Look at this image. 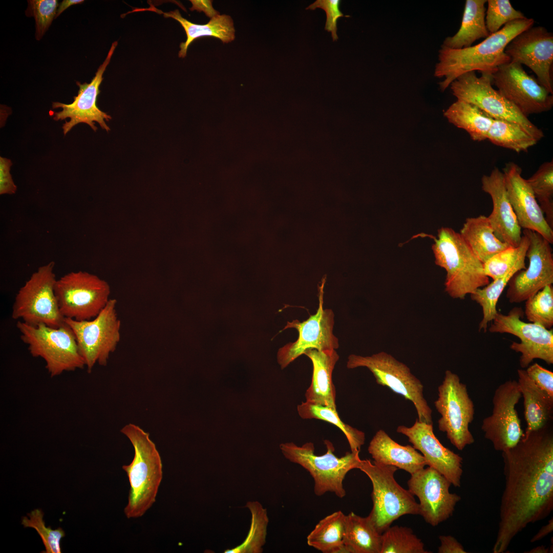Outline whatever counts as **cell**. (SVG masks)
<instances>
[{"instance_id": "24", "label": "cell", "mask_w": 553, "mask_h": 553, "mask_svg": "<svg viewBox=\"0 0 553 553\" xmlns=\"http://www.w3.org/2000/svg\"><path fill=\"white\" fill-rule=\"evenodd\" d=\"M481 188L491 197L493 209L487 217L495 236L511 247L519 245L522 228L508 200L503 172L497 167L481 178Z\"/></svg>"}, {"instance_id": "45", "label": "cell", "mask_w": 553, "mask_h": 553, "mask_svg": "<svg viewBox=\"0 0 553 553\" xmlns=\"http://www.w3.org/2000/svg\"><path fill=\"white\" fill-rule=\"evenodd\" d=\"M339 0H316L306 8V10H314L318 8L323 9L326 14V21L325 30L331 32L333 41H336L338 37L337 35V22L341 17H349L345 15L341 11Z\"/></svg>"}, {"instance_id": "51", "label": "cell", "mask_w": 553, "mask_h": 553, "mask_svg": "<svg viewBox=\"0 0 553 553\" xmlns=\"http://www.w3.org/2000/svg\"><path fill=\"white\" fill-rule=\"evenodd\" d=\"M84 2L83 0H63L58 5L55 16L56 18L67 8L74 5L81 4Z\"/></svg>"}, {"instance_id": "42", "label": "cell", "mask_w": 553, "mask_h": 553, "mask_svg": "<svg viewBox=\"0 0 553 553\" xmlns=\"http://www.w3.org/2000/svg\"><path fill=\"white\" fill-rule=\"evenodd\" d=\"M28 517H23L22 524L25 527L35 529L40 536L46 550L43 553H60V540L65 536L64 530L58 527L52 529L47 527L44 521V514L41 510L36 509L28 514Z\"/></svg>"}, {"instance_id": "13", "label": "cell", "mask_w": 553, "mask_h": 553, "mask_svg": "<svg viewBox=\"0 0 553 553\" xmlns=\"http://www.w3.org/2000/svg\"><path fill=\"white\" fill-rule=\"evenodd\" d=\"M117 301L110 299L94 318L77 321L65 318L72 329L79 352L90 373L96 364L105 366L120 339L121 322L116 311Z\"/></svg>"}, {"instance_id": "49", "label": "cell", "mask_w": 553, "mask_h": 553, "mask_svg": "<svg viewBox=\"0 0 553 553\" xmlns=\"http://www.w3.org/2000/svg\"><path fill=\"white\" fill-rule=\"evenodd\" d=\"M190 1L192 4V7L190 8L191 11H203L211 18L219 14V12L213 8L211 1L192 0Z\"/></svg>"}, {"instance_id": "43", "label": "cell", "mask_w": 553, "mask_h": 553, "mask_svg": "<svg viewBox=\"0 0 553 553\" xmlns=\"http://www.w3.org/2000/svg\"><path fill=\"white\" fill-rule=\"evenodd\" d=\"M486 3L485 24L490 34L496 33L509 22L526 18L521 11L514 9L508 0H487Z\"/></svg>"}, {"instance_id": "16", "label": "cell", "mask_w": 553, "mask_h": 553, "mask_svg": "<svg viewBox=\"0 0 553 553\" xmlns=\"http://www.w3.org/2000/svg\"><path fill=\"white\" fill-rule=\"evenodd\" d=\"M521 398L515 380L501 384L494 392L492 414L483 419L481 428L496 451L502 452L513 448L524 435L516 409Z\"/></svg>"}, {"instance_id": "46", "label": "cell", "mask_w": 553, "mask_h": 553, "mask_svg": "<svg viewBox=\"0 0 553 553\" xmlns=\"http://www.w3.org/2000/svg\"><path fill=\"white\" fill-rule=\"evenodd\" d=\"M525 370L536 386L549 396L553 398V372L537 363L529 365Z\"/></svg>"}, {"instance_id": "11", "label": "cell", "mask_w": 553, "mask_h": 553, "mask_svg": "<svg viewBox=\"0 0 553 553\" xmlns=\"http://www.w3.org/2000/svg\"><path fill=\"white\" fill-rule=\"evenodd\" d=\"M55 294L61 315L77 321L90 320L110 300L109 284L86 271H72L57 279Z\"/></svg>"}, {"instance_id": "4", "label": "cell", "mask_w": 553, "mask_h": 553, "mask_svg": "<svg viewBox=\"0 0 553 553\" xmlns=\"http://www.w3.org/2000/svg\"><path fill=\"white\" fill-rule=\"evenodd\" d=\"M432 246L435 263L446 271L444 290L453 299L463 300L490 283L482 263L460 234L442 227Z\"/></svg>"}, {"instance_id": "10", "label": "cell", "mask_w": 553, "mask_h": 553, "mask_svg": "<svg viewBox=\"0 0 553 553\" xmlns=\"http://www.w3.org/2000/svg\"><path fill=\"white\" fill-rule=\"evenodd\" d=\"M475 71L462 74L450 84L458 100L473 104L494 119H502L519 124L538 141L544 137L543 131L533 123L498 90L492 87V73Z\"/></svg>"}, {"instance_id": "20", "label": "cell", "mask_w": 553, "mask_h": 553, "mask_svg": "<svg viewBox=\"0 0 553 553\" xmlns=\"http://www.w3.org/2000/svg\"><path fill=\"white\" fill-rule=\"evenodd\" d=\"M505 53L510 61L524 65L537 76L539 83L553 94V34L542 26L531 27L515 36Z\"/></svg>"}, {"instance_id": "31", "label": "cell", "mask_w": 553, "mask_h": 553, "mask_svg": "<svg viewBox=\"0 0 553 553\" xmlns=\"http://www.w3.org/2000/svg\"><path fill=\"white\" fill-rule=\"evenodd\" d=\"M444 116L450 123L465 130L476 141L487 139L494 119L477 106L458 100L444 112Z\"/></svg>"}, {"instance_id": "32", "label": "cell", "mask_w": 553, "mask_h": 553, "mask_svg": "<svg viewBox=\"0 0 553 553\" xmlns=\"http://www.w3.org/2000/svg\"><path fill=\"white\" fill-rule=\"evenodd\" d=\"M344 543L355 553H380L381 534L367 517L351 512L346 515Z\"/></svg>"}, {"instance_id": "52", "label": "cell", "mask_w": 553, "mask_h": 553, "mask_svg": "<svg viewBox=\"0 0 553 553\" xmlns=\"http://www.w3.org/2000/svg\"><path fill=\"white\" fill-rule=\"evenodd\" d=\"M332 553H355L353 549L349 545L343 543L336 547Z\"/></svg>"}, {"instance_id": "18", "label": "cell", "mask_w": 553, "mask_h": 553, "mask_svg": "<svg viewBox=\"0 0 553 553\" xmlns=\"http://www.w3.org/2000/svg\"><path fill=\"white\" fill-rule=\"evenodd\" d=\"M529 239L526 254L529 264L512 277L506 297L511 303L526 301L544 287L553 283V255L550 243L538 232L523 229Z\"/></svg>"}, {"instance_id": "25", "label": "cell", "mask_w": 553, "mask_h": 553, "mask_svg": "<svg viewBox=\"0 0 553 553\" xmlns=\"http://www.w3.org/2000/svg\"><path fill=\"white\" fill-rule=\"evenodd\" d=\"M304 354L313 366L311 384L305 395L306 401L336 410V391L332 381V372L339 358L336 350L309 349Z\"/></svg>"}, {"instance_id": "36", "label": "cell", "mask_w": 553, "mask_h": 553, "mask_svg": "<svg viewBox=\"0 0 553 553\" xmlns=\"http://www.w3.org/2000/svg\"><path fill=\"white\" fill-rule=\"evenodd\" d=\"M487 139L495 145L517 153L526 152L538 142L519 124L502 119H494Z\"/></svg>"}, {"instance_id": "44", "label": "cell", "mask_w": 553, "mask_h": 553, "mask_svg": "<svg viewBox=\"0 0 553 553\" xmlns=\"http://www.w3.org/2000/svg\"><path fill=\"white\" fill-rule=\"evenodd\" d=\"M57 0H28L26 15L34 17L35 39L40 40L55 19L58 7Z\"/></svg>"}, {"instance_id": "29", "label": "cell", "mask_w": 553, "mask_h": 553, "mask_svg": "<svg viewBox=\"0 0 553 553\" xmlns=\"http://www.w3.org/2000/svg\"><path fill=\"white\" fill-rule=\"evenodd\" d=\"M459 233L482 263L511 247L495 236L487 217L483 215L466 218Z\"/></svg>"}, {"instance_id": "7", "label": "cell", "mask_w": 553, "mask_h": 553, "mask_svg": "<svg viewBox=\"0 0 553 553\" xmlns=\"http://www.w3.org/2000/svg\"><path fill=\"white\" fill-rule=\"evenodd\" d=\"M358 469L372 484L373 506L367 517L382 534L395 520L405 515H419V506L414 496L395 480L396 466L361 460Z\"/></svg>"}, {"instance_id": "47", "label": "cell", "mask_w": 553, "mask_h": 553, "mask_svg": "<svg viewBox=\"0 0 553 553\" xmlns=\"http://www.w3.org/2000/svg\"><path fill=\"white\" fill-rule=\"evenodd\" d=\"M12 163L7 158L0 157V194H13L17 187L14 184L10 171Z\"/></svg>"}, {"instance_id": "37", "label": "cell", "mask_w": 553, "mask_h": 553, "mask_svg": "<svg viewBox=\"0 0 553 553\" xmlns=\"http://www.w3.org/2000/svg\"><path fill=\"white\" fill-rule=\"evenodd\" d=\"M246 507L251 513V526L247 537L240 545L225 550V553H260L266 542L268 518L266 509L259 502H248Z\"/></svg>"}, {"instance_id": "28", "label": "cell", "mask_w": 553, "mask_h": 553, "mask_svg": "<svg viewBox=\"0 0 553 553\" xmlns=\"http://www.w3.org/2000/svg\"><path fill=\"white\" fill-rule=\"evenodd\" d=\"M517 374L526 424L524 435H526L552 423L553 398L536 386L525 370L518 369Z\"/></svg>"}, {"instance_id": "8", "label": "cell", "mask_w": 553, "mask_h": 553, "mask_svg": "<svg viewBox=\"0 0 553 553\" xmlns=\"http://www.w3.org/2000/svg\"><path fill=\"white\" fill-rule=\"evenodd\" d=\"M54 266L52 261L40 266L19 289L12 306L13 320L33 326L59 327L64 324L54 292Z\"/></svg>"}, {"instance_id": "26", "label": "cell", "mask_w": 553, "mask_h": 553, "mask_svg": "<svg viewBox=\"0 0 553 553\" xmlns=\"http://www.w3.org/2000/svg\"><path fill=\"white\" fill-rule=\"evenodd\" d=\"M368 450L373 462L396 466L411 475L427 465L423 455L413 446L399 444L383 430L376 432L369 443Z\"/></svg>"}, {"instance_id": "3", "label": "cell", "mask_w": 553, "mask_h": 553, "mask_svg": "<svg viewBox=\"0 0 553 553\" xmlns=\"http://www.w3.org/2000/svg\"><path fill=\"white\" fill-rule=\"evenodd\" d=\"M121 432L134 449L132 462L122 466L130 484L128 502L124 509L127 518L142 517L156 501L163 477L162 463L149 433L139 426L129 423Z\"/></svg>"}, {"instance_id": "1", "label": "cell", "mask_w": 553, "mask_h": 553, "mask_svg": "<svg viewBox=\"0 0 553 553\" xmlns=\"http://www.w3.org/2000/svg\"><path fill=\"white\" fill-rule=\"evenodd\" d=\"M505 484L493 553H503L528 525L553 510L552 423L523 436L502 452Z\"/></svg>"}, {"instance_id": "38", "label": "cell", "mask_w": 553, "mask_h": 553, "mask_svg": "<svg viewBox=\"0 0 553 553\" xmlns=\"http://www.w3.org/2000/svg\"><path fill=\"white\" fill-rule=\"evenodd\" d=\"M548 225L553 229V161L543 163L526 180Z\"/></svg>"}, {"instance_id": "21", "label": "cell", "mask_w": 553, "mask_h": 553, "mask_svg": "<svg viewBox=\"0 0 553 553\" xmlns=\"http://www.w3.org/2000/svg\"><path fill=\"white\" fill-rule=\"evenodd\" d=\"M117 45V41L112 44L105 59L98 68L90 83H81L76 81L79 90L77 95L74 96V100L71 103L66 104L59 102L52 103L53 109H61L60 111L54 113V120H62L68 118L70 119L63 124L65 135L74 126L80 123L88 124L94 131L97 130L95 122H97L103 130L107 132L110 130L105 121H109L112 117L98 108L97 99L100 92L99 88L103 80V74Z\"/></svg>"}, {"instance_id": "23", "label": "cell", "mask_w": 553, "mask_h": 553, "mask_svg": "<svg viewBox=\"0 0 553 553\" xmlns=\"http://www.w3.org/2000/svg\"><path fill=\"white\" fill-rule=\"evenodd\" d=\"M503 173L507 197L521 228L536 231L552 244L553 229L547 223L526 180L522 176L521 167L509 162Z\"/></svg>"}, {"instance_id": "48", "label": "cell", "mask_w": 553, "mask_h": 553, "mask_svg": "<svg viewBox=\"0 0 553 553\" xmlns=\"http://www.w3.org/2000/svg\"><path fill=\"white\" fill-rule=\"evenodd\" d=\"M440 545L438 549L439 553H466L463 546L454 537L451 536L441 535L439 537Z\"/></svg>"}, {"instance_id": "35", "label": "cell", "mask_w": 553, "mask_h": 553, "mask_svg": "<svg viewBox=\"0 0 553 553\" xmlns=\"http://www.w3.org/2000/svg\"><path fill=\"white\" fill-rule=\"evenodd\" d=\"M297 410L299 416L303 419L322 420L338 428L345 435L351 452H359L365 443V433L342 421L336 410L307 401L298 405Z\"/></svg>"}, {"instance_id": "5", "label": "cell", "mask_w": 553, "mask_h": 553, "mask_svg": "<svg viewBox=\"0 0 553 553\" xmlns=\"http://www.w3.org/2000/svg\"><path fill=\"white\" fill-rule=\"evenodd\" d=\"M324 442L326 452L322 455L315 454L314 444L311 442L301 446L286 442L281 443L280 448L286 459L308 472L314 481L315 495L321 496L327 492H332L343 498L346 495L344 480L350 471L358 469L361 461L359 452H347L338 457L334 453L333 443L328 440Z\"/></svg>"}, {"instance_id": "17", "label": "cell", "mask_w": 553, "mask_h": 553, "mask_svg": "<svg viewBox=\"0 0 553 553\" xmlns=\"http://www.w3.org/2000/svg\"><path fill=\"white\" fill-rule=\"evenodd\" d=\"M492 78L499 92L526 117L548 111L553 106L552 95L519 63L510 61L499 66Z\"/></svg>"}, {"instance_id": "2", "label": "cell", "mask_w": 553, "mask_h": 553, "mask_svg": "<svg viewBox=\"0 0 553 553\" xmlns=\"http://www.w3.org/2000/svg\"><path fill=\"white\" fill-rule=\"evenodd\" d=\"M535 20L526 18L509 22L482 42L463 49H451L441 46L434 76L444 77L439 83L443 92L462 74L479 71L493 73L499 66L510 62L505 53L506 46L517 35L533 26Z\"/></svg>"}, {"instance_id": "27", "label": "cell", "mask_w": 553, "mask_h": 553, "mask_svg": "<svg viewBox=\"0 0 553 553\" xmlns=\"http://www.w3.org/2000/svg\"><path fill=\"white\" fill-rule=\"evenodd\" d=\"M146 10L162 14L165 17H171L177 20L183 28L187 37L186 41L180 45L179 57H185L189 46L200 37H214L220 39L223 43L230 42L235 38L233 20L230 16L226 14H219L210 18L206 24L200 25L183 17L178 10L164 12L151 5L148 8L137 9V11Z\"/></svg>"}, {"instance_id": "39", "label": "cell", "mask_w": 553, "mask_h": 553, "mask_svg": "<svg viewBox=\"0 0 553 553\" xmlns=\"http://www.w3.org/2000/svg\"><path fill=\"white\" fill-rule=\"evenodd\" d=\"M411 528L395 525L381 534L380 553H428Z\"/></svg>"}, {"instance_id": "50", "label": "cell", "mask_w": 553, "mask_h": 553, "mask_svg": "<svg viewBox=\"0 0 553 553\" xmlns=\"http://www.w3.org/2000/svg\"><path fill=\"white\" fill-rule=\"evenodd\" d=\"M553 530V518L550 519L548 523L542 526L539 530L535 535L530 540L531 543H534L541 540Z\"/></svg>"}, {"instance_id": "30", "label": "cell", "mask_w": 553, "mask_h": 553, "mask_svg": "<svg viewBox=\"0 0 553 553\" xmlns=\"http://www.w3.org/2000/svg\"><path fill=\"white\" fill-rule=\"evenodd\" d=\"M486 2V0H466L459 30L453 36L446 37L442 46L456 49L466 48L476 40L487 38L490 34L485 24Z\"/></svg>"}, {"instance_id": "33", "label": "cell", "mask_w": 553, "mask_h": 553, "mask_svg": "<svg viewBox=\"0 0 553 553\" xmlns=\"http://www.w3.org/2000/svg\"><path fill=\"white\" fill-rule=\"evenodd\" d=\"M346 518L338 511L321 519L307 536V544L323 553H332L344 543Z\"/></svg>"}, {"instance_id": "6", "label": "cell", "mask_w": 553, "mask_h": 553, "mask_svg": "<svg viewBox=\"0 0 553 553\" xmlns=\"http://www.w3.org/2000/svg\"><path fill=\"white\" fill-rule=\"evenodd\" d=\"M16 327L30 354L44 360L51 377L86 367L75 334L65 322L60 327H51L44 324L30 325L17 321Z\"/></svg>"}, {"instance_id": "9", "label": "cell", "mask_w": 553, "mask_h": 553, "mask_svg": "<svg viewBox=\"0 0 553 553\" xmlns=\"http://www.w3.org/2000/svg\"><path fill=\"white\" fill-rule=\"evenodd\" d=\"M347 367H366L374 376L377 384L390 389L413 402L421 422L433 423L432 410L423 395V386L404 363L392 355L381 351L370 356L351 354Z\"/></svg>"}, {"instance_id": "53", "label": "cell", "mask_w": 553, "mask_h": 553, "mask_svg": "<svg viewBox=\"0 0 553 553\" xmlns=\"http://www.w3.org/2000/svg\"><path fill=\"white\" fill-rule=\"evenodd\" d=\"M549 549L548 548L546 547L544 545H541V546H537V547H536L535 548H533V549L530 550L529 551H527L526 552H528V553H548V552H549Z\"/></svg>"}, {"instance_id": "12", "label": "cell", "mask_w": 553, "mask_h": 553, "mask_svg": "<svg viewBox=\"0 0 553 553\" xmlns=\"http://www.w3.org/2000/svg\"><path fill=\"white\" fill-rule=\"evenodd\" d=\"M438 398L435 407L440 414L438 420L439 430L446 433L451 443L458 450L474 443L469 429L475 415L474 404L470 397L466 385L450 370L445 372L444 379L438 388Z\"/></svg>"}, {"instance_id": "15", "label": "cell", "mask_w": 553, "mask_h": 553, "mask_svg": "<svg viewBox=\"0 0 553 553\" xmlns=\"http://www.w3.org/2000/svg\"><path fill=\"white\" fill-rule=\"evenodd\" d=\"M521 308L514 307L507 314L498 312L489 328L491 333H508L517 336L520 343L513 342L510 348L521 354L519 363L527 368L535 359L548 365L553 364V330L534 323L521 320Z\"/></svg>"}, {"instance_id": "22", "label": "cell", "mask_w": 553, "mask_h": 553, "mask_svg": "<svg viewBox=\"0 0 553 553\" xmlns=\"http://www.w3.org/2000/svg\"><path fill=\"white\" fill-rule=\"evenodd\" d=\"M396 431L406 436L413 446L421 453L427 465L439 472L455 487L461 486L462 458L441 443L434 433L433 423L417 419L412 426H399Z\"/></svg>"}, {"instance_id": "14", "label": "cell", "mask_w": 553, "mask_h": 553, "mask_svg": "<svg viewBox=\"0 0 553 553\" xmlns=\"http://www.w3.org/2000/svg\"><path fill=\"white\" fill-rule=\"evenodd\" d=\"M325 279L318 286V307L316 313L310 315L303 322L293 320L287 322L279 333L288 328L297 330L299 335L296 341L287 344L280 348L277 360L282 369L287 367L305 351L309 349L318 351L336 350L339 347L338 338L333 334L334 314L330 309H324V286Z\"/></svg>"}, {"instance_id": "40", "label": "cell", "mask_w": 553, "mask_h": 553, "mask_svg": "<svg viewBox=\"0 0 553 553\" xmlns=\"http://www.w3.org/2000/svg\"><path fill=\"white\" fill-rule=\"evenodd\" d=\"M529 244L528 238L523 234L519 245L508 248L496 254L483 263L485 274L493 280L506 274L526 254Z\"/></svg>"}, {"instance_id": "19", "label": "cell", "mask_w": 553, "mask_h": 553, "mask_svg": "<svg viewBox=\"0 0 553 553\" xmlns=\"http://www.w3.org/2000/svg\"><path fill=\"white\" fill-rule=\"evenodd\" d=\"M407 484L409 492L419 500V515L432 526L449 519L461 500L450 492V481L429 466L411 474Z\"/></svg>"}, {"instance_id": "34", "label": "cell", "mask_w": 553, "mask_h": 553, "mask_svg": "<svg viewBox=\"0 0 553 553\" xmlns=\"http://www.w3.org/2000/svg\"><path fill=\"white\" fill-rule=\"evenodd\" d=\"M525 258H521L504 276L493 280L491 283L476 289L470 294L472 300L482 307L483 317L479 325V331L483 330L484 332L486 331L488 323L492 322L498 313L497 303L508 282L515 273L526 268Z\"/></svg>"}, {"instance_id": "41", "label": "cell", "mask_w": 553, "mask_h": 553, "mask_svg": "<svg viewBox=\"0 0 553 553\" xmlns=\"http://www.w3.org/2000/svg\"><path fill=\"white\" fill-rule=\"evenodd\" d=\"M525 314L528 321L546 329L553 326V288L548 285L526 301Z\"/></svg>"}]
</instances>
